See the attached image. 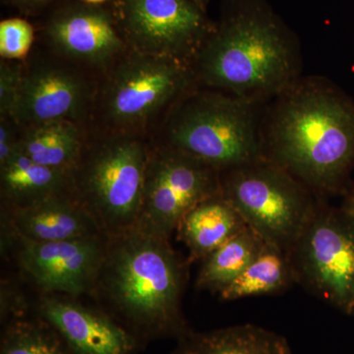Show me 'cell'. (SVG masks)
I'll list each match as a JSON object with an SVG mask.
<instances>
[{
  "mask_svg": "<svg viewBox=\"0 0 354 354\" xmlns=\"http://www.w3.org/2000/svg\"><path fill=\"white\" fill-rule=\"evenodd\" d=\"M220 193V171L152 139L137 225L171 239L190 209Z\"/></svg>",
  "mask_w": 354,
  "mask_h": 354,
  "instance_id": "obj_10",
  "label": "cell"
},
{
  "mask_svg": "<svg viewBox=\"0 0 354 354\" xmlns=\"http://www.w3.org/2000/svg\"><path fill=\"white\" fill-rule=\"evenodd\" d=\"M0 354H68L57 335L43 322L21 317L7 321Z\"/></svg>",
  "mask_w": 354,
  "mask_h": 354,
  "instance_id": "obj_22",
  "label": "cell"
},
{
  "mask_svg": "<svg viewBox=\"0 0 354 354\" xmlns=\"http://www.w3.org/2000/svg\"><path fill=\"white\" fill-rule=\"evenodd\" d=\"M36 314L57 335L68 354H136L141 346L106 312L84 305L76 297L41 293Z\"/></svg>",
  "mask_w": 354,
  "mask_h": 354,
  "instance_id": "obj_14",
  "label": "cell"
},
{
  "mask_svg": "<svg viewBox=\"0 0 354 354\" xmlns=\"http://www.w3.org/2000/svg\"><path fill=\"white\" fill-rule=\"evenodd\" d=\"M245 227L241 214L220 193L190 209L176 232L189 250L190 263L204 260Z\"/></svg>",
  "mask_w": 354,
  "mask_h": 354,
  "instance_id": "obj_16",
  "label": "cell"
},
{
  "mask_svg": "<svg viewBox=\"0 0 354 354\" xmlns=\"http://www.w3.org/2000/svg\"><path fill=\"white\" fill-rule=\"evenodd\" d=\"M297 283L288 253L265 243L262 250L232 285L221 291L225 301L260 295H279Z\"/></svg>",
  "mask_w": 354,
  "mask_h": 354,
  "instance_id": "obj_20",
  "label": "cell"
},
{
  "mask_svg": "<svg viewBox=\"0 0 354 354\" xmlns=\"http://www.w3.org/2000/svg\"><path fill=\"white\" fill-rule=\"evenodd\" d=\"M342 207L349 209V211L353 212L354 214V188L351 190V192L349 193L348 197H346V201H344Z\"/></svg>",
  "mask_w": 354,
  "mask_h": 354,
  "instance_id": "obj_27",
  "label": "cell"
},
{
  "mask_svg": "<svg viewBox=\"0 0 354 354\" xmlns=\"http://www.w3.org/2000/svg\"><path fill=\"white\" fill-rule=\"evenodd\" d=\"M192 69L205 88L258 104L299 78V53L271 13L239 6L215 25Z\"/></svg>",
  "mask_w": 354,
  "mask_h": 354,
  "instance_id": "obj_3",
  "label": "cell"
},
{
  "mask_svg": "<svg viewBox=\"0 0 354 354\" xmlns=\"http://www.w3.org/2000/svg\"><path fill=\"white\" fill-rule=\"evenodd\" d=\"M41 32L58 58L102 75L130 50L111 3L64 0L50 11Z\"/></svg>",
  "mask_w": 354,
  "mask_h": 354,
  "instance_id": "obj_11",
  "label": "cell"
},
{
  "mask_svg": "<svg viewBox=\"0 0 354 354\" xmlns=\"http://www.w3.org/2000/svg\"><path fill=\"white\" fill-rule=\"evenodd\" d=\"M221 193L266 243L290 250L320 205V196L264 158L221 174Z\"/></svg>",
  "mask_w": 354,
  "mask_h": 354,
  "instance_id": "obj_7",
  "label": "cell"
},
{
  "mask_svg": "<svg viewBox=\"0 0 354 354\" xmlns=\"http://www.w3.org/2000/svg\"><path fill=\"white\" fill-rule=\"evenodd\" d=\"M87 133L79 123L50 121L22 128L18 148L37 164L70 171L80 158Z\"/></svg>",
  "mask_w": 354,
  "mask_h": 354,
  "instance_id": "obj_19",
  "label": "cell"
},
{
  "mask_svg": "<svg viewBox=\"0 0 354 354\" xmlns=\"http://www.w3.org/2000/svg\"><path fill=\"white\" fill-rule=\"evenodd\" d=\"M108 236L32 242L15 239L21 272L44 295H90L101 268Z\"/></svg>",
  "mask_w": 354,
  "mask_h": 354,
  "instance_id": "obj_13",
  "label": "cell"
},
{
  "mask_svg": "<svg viewBox=\"0 0 354 354\" xmlns=\"http://www.w3.org/2000/svg\"><path fill=\"white\" fill-rule=\"evenodd\" d=\"M35 41V28L21 17L0 22V55L2 59L21 60L27 57Z\"/></svg>",
  "mask_w": 354,
  "mask_h": 354,
  "instance_id": "obj_23",
  "label": "cell"
},
{
  "mask_svg": "<svg viewBox=\"0 0 354 354\" xmlns=\"http://www.w3.org/2000/svg\"><path fill=\"white\" fill-rule=\"evenodd\" d=\"M195 1H197L198 3H200L201 6L206 7L209 0H195Z\"/></svg>",
  "mask_w": 354,
  "mask_h": 354,
  "instance_id": "obj_29",
  "label": "cell"
},
{
  "mask_svg": "<svg viewBox=\"0 0 354 354\" xmlns=\"http://www.w3.org/2000/svg\"><path fill=\"white\" fill-rule=\"evenodd\" d=\"M254 102L220 91L188 90L172 106L156 140L225 172L266 158Z\"/></svg>",
  "mask_w": 354,
  "mask_h": 354,
  "instance_id": "obj_5",
  "label": "cell"
},
{
  "mask_svg": "<svg viewBox=\"0 0 354 354\" xmlns=\"http://www.w3.org/2000/svg\"><path fill=\"white\" fill-rule=\"evenodd\" d=\"M297 285L354 314V214L321 201L288 251Z\"/></svg>",
  "mask_w": 354,
  "mask_h": 354,
  "instance_id": "obj_8",
  "label": "cell"
},
{
  "mask_svg": "<svg viewBox=\"0 0 354 354\" xmlns=\"http://www.w3.org/2000/svg\"><path fill=\"white\" fill-rule=\"evenodd\" d=\"M176 339L171 354H293L286 337L254 324L208 332L190 329Z\"/></svg>",
  "mask_w": 354,
  "mask_h": 354,
  "instance_id": "obj_18",
  "label": "cell"
},
{
  "mask_svg": "<svg viewBox=\"0 0 354 354\" xmlns=\"http://www.w3.org/2000/svg\"><path fill=\"white\" fill-rule=\"evenodd\" d=\"M268 113L266 158L318 196L344 187L354 167V104L327 80L298 78Z\"/></svg>",
  "mask_w": 354,
  "mask_h": 354,
  "instance_id": "obj_2",
  "label": "cell"
},
{
  "mask_svg": "<svg viewBox=\"0 0 354 354\" xmlns=\"http://www.w3.org/2000/svg\"><path fill=\"white\" fill-rule=\"evenodd\" d=\"M2 209V221L15 239L23 241L57 242L104 235L72 192L48 198L28 208Z\"/></svg>",
  "mask_w": 354,
  "mask_h": 354,
  "instance_id": "obj_15",
  "label": "cell"
},
{
  "mask_svg": "<svg viewBox=\"0 0 354 354\" xmlns=\"http://www.w3.org/2000/svg\"><path fill=\"white\" fill-rule=\"evenodd\" d=\"M25 64L2 59L0 64V118L10 116L19 95Z\"/></svg>",
  "mask_w": 354,
  "mask_h": 354,
  "instance_id": "obj_24",
  "label": "cell"
},
{
  "mask_svg": "<svg viewBox=\"0 0 354 354\" xmlns=\"http://www.w3.org/2000/svg\"><path fill=\"white\" fill-rule=\"evenodd\" d=\"M152 139L144 135L88 131L80 158L70 171L71 192L106 236L138 223Z\"/></svg>",
  "mask_w": 354,
  "mask_h": 354,
  "instance_id": "obj_4",
  "label": "cell"
},
{
  "mask_svg": "<svg viewBox=\"0 0 354 354\" xmlns=\"http://www.w3.org/2000/svg\"><path fill=\"white\" fill-rule=\"evenodd\" d=\"M102 76L92 116L97 129L144 136L195 82L191 65L132 50Z\"/></svg>",
  "mask_w": 354,
  "mask_h": 354,
  "instance_id": "obj_6",
  "label": "cell"
},
{
  "mask_svg": "<svg viewBox=\"0 0 354 354\" xmlns=\"http://www.w3.org/2000/svg\"><path fill=\"white\" fill-rule=\"evenodd\" d=\"M184 261L171 239L135 225L108 236L91 297L143 344L190 330L183 313L188 279Z\"/></svg>",
  "mask_w": 354,
  "mask_h": 354,
  "instance_id": "obj_1",
  "label": "cell"
},
{
  "mask_svg": "<svg viewBox=\"0 0 354 354\" xmlns=\"http://www.w3.org/2000/svg\"><path fill=\"white\" fill-rule=\"evenodd\" d=\"M130 50L192 66L215 25L195 0H111Z\"/></svg>",
  "mask_w": 354,
  "mask_h": 354,
  "instance_id": "obj_9",
  "label": "cell"
},
{
  "mask_svg": "<svg viewBox=\"0 0 354 354\" xmlns=\"http://www.w3.org/2000/svg\"><path fill=\"white\" fill-rule=\"evenodd\" d=\"M22 128L11 116L0 118V165L6 164L19 147Z\"/></svg>",
  "mask_w": 354,
  "mask_h": 354,
  "instance_id": "obj_25",
  "label": "cell"
},
{
  "mask_svg": "<svg viewBox=\"0 0 354 354\" xmlns=\"http://www.w3.org/2000/svg\"><path fill=\"white\" fill-rule=\"evenodd\" d=\"M2 208L24 209L48 198L71 192L70 171L32 162L19 148L0 165Z\"/></svg>",
  "mask_w": 354,
  "mask_h": 354,
  "instance_id": "obj_17",
  "label": "cell"
},
{
  "mask_svg": "<svg viewBox=\"0 0 354 354\" xmlns=\"http://www.w3.org/2000/svg\"><path fill=\"white\" fill-rule=\"evenodd\" d=\"M4 2L26 15H37L53 10L62 0H4Z\"/></svg>",
  "mask_w": 354,
  "mask_h": 354,
  "instance_id": "obj_26",
  "label": "cell"
},
{
  "mask_svg": "<svg viewBox=\"0 0 354 354\" xmlns=\"http://www.w3.org/2000/svg\"><path fill=\"white\" fill-rule=\"evenodd\" d=\"M81 1L88 4H93V6H104V4L109 3L111 0H81Z\"/></svg>",
  "mask_w": 354,
  "mask_h": 354,
  "instance_id": "obj_28",
  "label": "cell"
},
{
  "mask_svg": "<svg viewBox=\"0 0 354 354\" xmlns=\"http://www.w3.org/2000/svg\"><path fill=\"white\" fill-rule=\"evenodd\" d=\"M83 70L62 58L25 64L11 118L21 128L57 120L87 124L92 120L97 84Z\"/></svg>",
  "mask_w": 354,
  "mask_h": 354,
  "instance_id": "obj_12",
  "label": "cell"
},
{
  "mask_svg": "<svg viewBox=\"0 0 354 354\" xmlns=\"http://www.w3.org/2000/svg\"><path fill=\"white\" fill-rule=\"evenodd\" d=\"M265 243L250 227L244 228L201 261L197 288L220 295L241 276Z\"/></svg>",
  "mask_w": 354,
  "mask_h": 354,
  "instance_id": "obj_21",
  "label": "cell"
}]
</instances>
